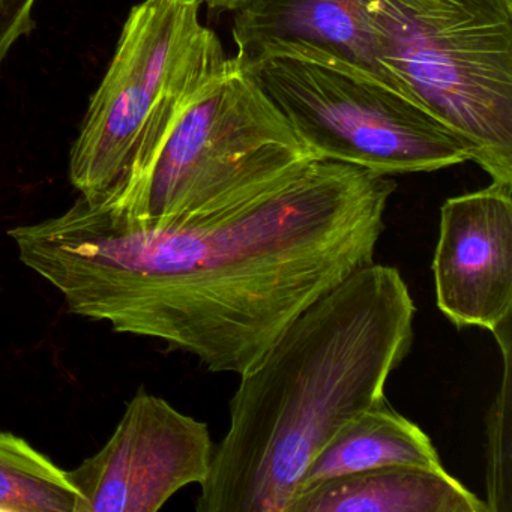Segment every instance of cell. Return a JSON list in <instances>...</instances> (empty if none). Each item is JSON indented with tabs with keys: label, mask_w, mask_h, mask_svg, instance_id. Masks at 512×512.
Returning <instances> with one entry per match:
<instances>
[{
	"label": "cell",
	"mask_w": 512,
	"mask_h": 512,
	"mask_svg": "<svg viewBox=\"0 0 512 512\" xmlns=\"http://www.w3.org/2000/svg\"><path fill=\"white\" fill-rule=\"evenodd\" d=\"M395 188L316 158L199 214L145 220L79 197L8 236L70 313L241 376L302 311L373 263Z\"/></svg>",
	"instance_id": "obj_1"
},
{
	"label": "cell",
	"mask_w": 512,
	"mask_h": 512,
	"mask_svg": "<svg viewBox=\"0 0 512 512\" xmlns=\"http://www.w3.org/2000/svg\"><path fill=\"white\" fill-rule=\"evenodd\" d=\"M416 307L394 266H362L284 328L241 374L197 512H287L323 446L385 403Z\"/></svg>",
	"instance_id": "obj_2"
},
{
	"label": "cell",
	"mask_w": 512,
	"mask_h": 512,
	"mask_svg": "<svg viewBox=\"0 0 512 512\" xmlns=\"http://www.w3.org/2000/svg\"><path fill=\"white\" fill-rule=\"evenodd\" d=\"M199 0H143L131 10L70 155V181L115 208L140 184L182 113L229 65Z\"/></svg>",
	"instance_id": "obj_3"
},
{
	"label": "cell",
	"mask_w": 512,
	"mask_h": 512,
	"mask_svg": "<svg viewBox=\"0 0 512 512\" xmlns=\"http://www.w3.org/2000/svg\"><path fill=\"white\" fill-rule=\"evenodd\" d=\"M380 65L512 185V0H370Z\"/></svg>",
	"instance_id": "obj_4"
},
{
	"label": "cell",
	"mask_w": 512,
	"mask_h": 512,
	"mask_svg": "<svg viewBox=\"0 0 512 512\" xmlns=\"http://www.w3.org/2000/svg\"><path fill=\"white\" fill-rule=\"evenodd\" d=\"M244 71L317 160L383 176L469 161L466 146L446 125L382 77L292 52L266 56Z\"/></svg>",
	"instance_id": "obj_5"
},
{
	"label": "cell",
	"mask_w": 512,
	"mask_h": 512,
	"mask_svg": "<svg viewBox=\"0 0 512 512\" xmlns=\"http://www.w3.org/2000/svg\"><path fill=\"white\" fill-rule=\"evenodd\" d=\"M311 160L277 107L230 58L182 113L145 178L121 205L107 209L145 220L199 214Z\"/></svg>",
	"instance_id": "obj_6"
},
{
	"label": "cell",
	"mask_w": 512,
	"mask_h": 512,
	"mask_svg": "<svg viewBox=\"0 0 512 512\" xmlns=\"http://www.w3.org/2000/svg\"><path fill=\"white\" fill-rule=\"evenodd\" d=\"M208 425L139 391L106 445L68 479L74 512H157L182 488L202 484L214 455Z\"/></svg>",
	"instance_id": "obj_7"
},
{
	"label": "cell",
	"mask_w": 512,
	"mask_h": 512,
	"mask_svg": "<svg viewBox=\"0 0 512 512\" xmlns=\"http://www.w3.org/2000/svg\"><path fill=\"white\" fill-rule=\"evenodd\" d=\"M433 275L437 308L457 328L512 319V185L443 203Z\"/></svg>",
	"instance_id": "obj_8"
},
{
	"label": "cell",
	"mask_w": 512,
	"mask_h": 512,
	"mask_svg": "<svg viewBox=\"0 0 512 512\" xmlns=\"http://www.w3.org/2000/svg\"><path fill=\"white\" fill-rule=\"evenodd\" d=\"M368 4L370 0H239L232 10L238 49L233 59L244 70L275 53H304L352 65L398 86L377 59Z\"/></svg>",
	"instance_id": "obj_9"
},
{
	"label": "cell",
	"mask_w": 512,
	"mask_h": 512,
	"mask_svg": "<svg viewBox=\"0 0 512 512\" xmlns=\"http://www.w3.org/2000/svg\"><path fill=\"white\" fill-rule=\"evenodd\" d=\"M287 512H488L443 467H380L299 491Z\"/></svg>",
	"instance_id": "obj_10"
},
{
	"label": "cell",
	"mask_w": 512,
	"mask_h": 512,
	"mask_svg": "<svg viewBox=\"0 0 512 512\" xmlns=\"http://www.w3.org/2000/svg\"><path fill=\"white\" fill-rule=\"evenodd\" d=\"M397 464L443 467L428 434L385 401L347 422L323 446L305 470L299 491L328 479Z\"/></svg>",
	"instance_id": "obj_11"
},
{
	"label": "cell",
	"mask_w": 512,
	"mask_h": 512,
	"mask_svg": "<svg viewBox=\"0 0 512 512\" xmlns=\"http://www.w3.org/2000/svg\"><path fill=\"white\" fill-rule=\"evenodd\" d=\"M67 470L28 440L0 430V512H74Z\"/></svg>",
	"instance_id": "obj_12"
},
{
	"label": "cell",
	"mask_w": 512,
	"mask_h": 512,
	"mask_svg": "<svg viewBox=\"0 0 512 512\" xmlns=\"http://www.w3.org/2000/svg\"><path fill=\"white\" fill-rule=\"evenodd\" d=\"M512 319L491 334L500 347L502 383L487 415L488 512L512 511Z\"/></svg>",
	"instance_id": "obj_13"
},
{
	"label": "cell",
	"mask_w": 512,
	"mask_h": 512,
	"mask_svg": "<svg viewBox=\"0 0 512 512\" xmlns=\"http://www.w3.org/2000/svg\"><path fill=\"white\" fill-rule=\"evenodd\" d=\"M37 0H0V62L11 47L35 28L32 10Z\"/></svg>",
	"instance_id": "obj_14"
},
{
	"label": "cell",
	"mask_w": 512,
	"mask_h": 512,
	"mask_svg": "<svg viewBox=\"0 0 512 512\" xmlns=\"http://www.w3.org/2000/svg\"><path fill=\"white\" fill-rule=\"evenodd\" d=\"M199 2L202 5H208L209 8H214V10L226 11H232L239 4V0H199Z\"/></svg>",
	"instance_id": "obj_15"
}]
</instances>
